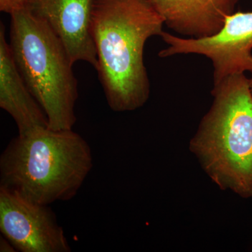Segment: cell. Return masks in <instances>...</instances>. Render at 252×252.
Masks as SVG:
<instances>
[{"mask_svg": "<svg viewBox=\"0 0 252 252\" xmlns=\"http://www.w3.org/2000/svg\"><path fill=\"white\" fill-rule=\"evenodd\" d=\"M164 21L149 0H95L92 32L96 68L109 107L126 112L143 107L150 96L144 65L146 42L161 36Z\"/></svg>", "mask_w": 252, "mask_h": 252, "instance_id": "obj_1", "label": "cell"}, {"mask_svg": "<svg viewBox=\"0 0 252 252\" xmlns=\"http://www.w3.org/2000/svg\"><path fill=\"white\" fill-rule=\"evenodd\" d=\"M93 161L89 143L72 129H40L7 144L0 157V187L38 205L68 201Z\"/></svg>", "mask_w": 252, "mask_h": 252, "instance_id": "obj_2", "label": "cell"}, {"mask_svg": "<svg viewBox=\"0 0 252 252\" xmlns=\"http://www.w3.org/2000/svg\"><path fill=\"white\" fill-rule=\"evenodd\" d=\"M210 110L189 149L214 183L252 198V92L245 74L214 84Z\"/></svg>", "mask_w": 252, "mask_h": 252, "instance_id": "obj_3", "label": "cell"}, {"mask_svg": "<svg viewBox=\"0 0 252 252\" xmlns=\"http://www.w3.org/2000/svg\"><path fill=\"white\" fill-rule=\"evenodd\" d=\"M9 46L20 74L54 130L77 122V80L63 43L26 8L11 14Z\"/></svg>", "mask_w": 252, "mask_h": 252, "instance_id": "obj_4", "label": "cell"}, {"mask_svg": "<svg viewBox=\"0 0 252 252\" xmlns=\"http://www.w3.org/2000/svg\"><path fill=\"white\" fill-rule=\"evenodd\" d=\"M168 47L158 53L160 58L179 54H198L212 61L214 84L229 76L252 72V11L233 13L218 32L195 39L162 32Z\"/></svg>", "mask_w": 252, "mask_h": 252, "instance_id": "obj_5", "label": "cell"}, {"mask_svg": "<svg viewBox=\"0 0 252 252\" xmlns=\"http://www.w3.org/2000/svg\"><path fill=\"white\" fill-rule=\"evenodd\" d=\"M49 205H38L0 187V231L21 252H70Z\"/></svg>", "mask_w": 252, "mask_h": 252, "instance_id": "obj_6", "label": "cell"}, {"mask_svg": "<svg viewBox=\"0 0 252 252\" xmlns=\"http://www.w3.org/2000/svg\"><path fill=\"white\" fill-rule=\"evenodd\" d=\"M95 0H28L26 9L45 23L63 43L73 63L96 69L97 53L91 32Z\"/></svg>", "mask_w": 252, "mask_h": 252, "instance_id": "obj_7", "label": "cell"}, {"mask_svg": "<svg viewBox=\"0 0 252 252\" xmlns=\"http://www.w3.org/2000/svg\"><path fill=\"white\" fill-rule=\"evenodd\" d=\"M0 107L14 119L18 135L27 136L49 127L45 112L28 89L0 26Z\"/></svg>", "mask_w": 252, "mask_h": 252, "instance_id": "obj_8", "label": "cell"}, {"mask_svg": "<svg viewBox=\"0 0 252 252\" xmlns=\"http://www.w3.org/2000/svg\"><path fill=\"white\" fill-rule=\"evenodd\" d=\"M177 34L200 39L216 34L234 13L238 0H149Z\"/></svg>", "mask_w": 252, "mask_h": 252, "instance_id": "obj_9", "label": "cell"}, {"mask_svg": "<svg viewBox=\"0 0 252 252\" xmlns=\"http://www.w3.org/2000/svg\"><path fill=\"white\" fill-rule=\"evenodd\" d=\"M28 0H0V11L10 15L24 9Z\"/></svg>", "mask_w": 252, "mask_h": 252, "instance_id": "obj_10", "label": "cell"}, {"mask_svg": "<svg viewBox=\"0 0 252 252\" xmlns=\"http://www.w3.org/2000/svg\"><path fill=\"white\" fill-rule=\"evenodd\" d=\"M0 252H14L16 251V249L10 243L7 239L1 236L0 238Z\"/></svg>", "mask_w": 252, "mask_h": 252, "instance_id": "obj_11", "label": "cell"}, {"mask_svg": "<svg viewBox=\"0 0 252 252\" xmlns=\"http://www.w3.org/2000/svg\"><path fill=\"white\" fill-rule=\"evenodd\" d=\"M250 88H251V90L252 92V77L251 78V79H250Z\"/></svg>", "mask_w": 252, "mask_h": 252, "instance_id": "obj_12", "label": "cell"}]
</instances>
